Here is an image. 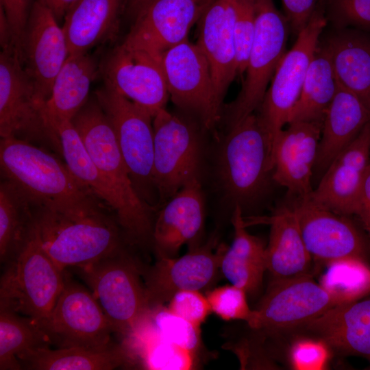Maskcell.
Masks as SVG:
<instances>
[{"label":"cell","mask_w":370,"mask_h":370,"mask_svg":"<svg viewBox=\"0 0 370 370\" xmlns=\"http://www.w3.org/2000/svg\"><path fill=\"white\" fill-rule=\"evenodd\" d=\"M64 270L42 248L34 227L17 255L4 264L0 280V308L36 321L47 317L62 290Z\"/></svg>","instance_id":"obj_7"},{"label":"cell","mask_w":370,"mask_h":370,"mask_svg":"<svg viewBox=\"0 0 370 370\" xmlns=\"http://www.w3.org/2000/svg\"><path fill=\"white\" fill-rule=\"evenodd\" d=\"M31 0H1L8 21L10 25L13 46L22 59V51L26 28L31 8Z\"/></svg>","instance_id":"obj_43"},{"label":"cell","mask_w":370,"mask_h":370,"mask_svg":"<svg viewBox=\"0 0 370 370\" xmlns=\"http://www.w3.org/2000/svg\"><path fill=\"white\" fill-rule=\"evenodd\" d=\"M244 218L242 209L235 206L231 217L234 238L222 256L220 271L230 284L254 295L259 291L267 271L266 247L261 239L247 231Z\"/></svg>","instance_id":"obj_31"},{"label":"cell","mask_w":370,"mask_h":370,"mask_svg":"<svg viewBox=\"0 0 370 370\" xmlns=\"http://www.w3.org/2000/svg\"><path fill=\"white\" fill-rule=\"evenodd\" d=\"M323 122L295 121L278 135L272 148V177L284 187L288 197L312 193L313 169Z\"/></svg>","instance_id":"obj_19"},{"label":"cell","mask_w":370,"mask_h":370,"mask_svg":"<svg viewBox=\"0 0 370 370\" xmlns=\"http://www.w3.org/2000/svg\"><path fill=\"white\" fill-rule=\"evenodd\" d=\"M42 5L49 8L58 21L64 18L69 10L78 0H38Z\"/></svg>","instance_id":"obj_46"},{"label":"cell","mask_w":370,"mask_h":370,"mask_svg":"<svg viewBox=\"0 0 370 370\" xmlns=\"http://www.w3.org/2000/svg\"><path fill=\"white\" fill-rule=\"evenodd\" d=\"M302 329L322 340L331 350L370 362V291L336 305Z\"/></svg>","instance_id":"obj_24"},{"label":"cell","mask_w":370,"mask_h":370,"mask_svg":"<svg viewBox=\"0 0 370 370\" xmlns=\"http://www.w3.org/2000/svg\"><path fill=\"white\" fill-rule=\"evenodd\" d=\"M34 227V205L27 195L12 182L0 185V260L14 258L29 240Z\"/></svg>","instance_id":"obj_32"},{"label":"cell","mask_w":370,"mask_h":370,"mask_svg":"<svg viewBox=\"0 0 370 370\" xmlns=\"http://www.w3.org/2000/svg\"><path fill=\"white\" fill-rule=\"evenodd\" d=\"M44 103L14 49L0 54V135L13 136L58 152L62 156L59 136L44 116ZM47 149V148H46Z\"/></svg>","instance_id":"obj_10"},{"label":"cell","mask_w":370,"mask_h":370,"mask_svg":"<svg viewBox=\"0 0 370 370\" xmlns=\"http://www.w3.org/2000/svg\"><path fill=\"white\" fill-rule=\"evenodd\" d=\"M62 27L52 12L38 0L32 5L25 35L22 63L45 104L53 82L69 58Z\"/></svg>","instance_id":"obj_18"},{"label":"cell","mask_w":370,"mask_h":370,"mask_svg":"<svg viewBox=\"0 0 370 370\" xmlns=\"http://www.w3.org/2000/svg\"><path fill=\"white\" fill-rule=\"evenodd\" d=\"M256 32V0H236L234 23L237 74L246 70Z\"/></svg>","instance_id":"obj_40"},{"label":"cell","mask_w":370,"mask_h":370,"mask_svg":"<svg viewBox=\"0 0 370 370\" xmlns=\"http://www.w3.org/2000/svg\"><path fill=\"white\" fill-rule=\"evenodd\" d=\"M143 268L127 247L92 264L77 268L113 332L125 337L136 329L151 309Z\"/></svg>","instance_id":"obj_5"},{"label":"cell","mask_w":370,"mask_h":370,"mask_svg":"<svg viewBox=\"0 0 370 370\" xmlns=\"http://www.w3.org/2000/svg\"><path fill=\"white\" fill-rule=\"evenodd\" d=\"M58 348L98 347L112 342V328L99 302L64 270L62 290L49 315L36 321Z\"/></svg>","instance_id":"obj_13"},{"label":"cell","mask_w":370,"mask_h":370,"mask_svg":"<svg viewBox=\"0 0 370 370\" xmlns=\"http://www.w3.org/2000/svg\"><path fill=\"white\" fill-rule=\"evenodd\" d=\"M166 307L175 314L199 328L212 312L206 296L201 291L194 290L175 293Z\"/></svg>","instance_id":"obj_42"},{"label":"cell","mask_w":370,"mask_h":370,"mask_svg":"<svg viewBox=\"0 0 370 370\" xmlns=\"http://www.w3.org/2000/svg\"><path fill=\"white\" fill-rule=\"evenodd\" d=\"M291 32L297 36L321 6V0H282Z\"/></svg>","instance_id":"obj_44"},{"label":"cell","mask_w":370,"mask_h":370,"mask_svg":"<svg viewBox=\"0 0 370 370\" xmlns=\"http://www.w3.org/2000/svg\"><path fill=\"white\" fill-rule=\"evenodd\" d=\"M71 122L92 161L121 202L118 223L127 243L151 247L154 209L136 193L112 125L95 96L88 99Z\"/></svg>","instance_id":"obj_2"},{"label":"cell","mask_w":370,"mask_h":370,"mask_svg":"<svg viewBox=\"0 0 370 370\" xmlns=\"http://www.w3.org/2000/svg\"><path fill=\"white\" fill-rule=\"evenodd\" d=\"M0 43L2 50L14 49L12 32L3 8L0 5ZM15 50V49H14Z\"/></svg>","instance_id":"obj_47"},{"label":"cell","mask_w":370,"mask_h":370,"mask_svg":"<svg viewBox=\"0 0 370 370\" xmlns=\"http://www.w3.org/2000/svg\"><path fill=\"white\" fill-rule=\"evenodd\" d=\"M34 232L62 270L88 266L129 246L116 218L106 212L71 216L34 205Z\"/></svg>","instance_id":"obj_3"},{"label":"cell","mask_w":370,"mask_h":370,"mask_svg":"<svg viewBox=\"0 0 370 370\" xmlns=\"http://www.w3.org/2000/svg\"><path fill=\"white\" fill-rule=\"evenodd\" d=\"M194 118L166 108L153 118V180L158 206L190 182L200 180L203 144L198 121Z\"/></svg>","instance_id":"obj_8"},{"label":"cell","mask_w":370,"mask_h":370,"mask_svg":"<svg viewBox=\"0 0 370 370\" xmlns=\"http://www.w3.org/2000/svg\"><path fill=\"white\" fill-rule=\"evenodd\" d=\"M211 238L204 245L189 249L181 257L160 258L143 268V280L151 307L164 305L183 290H208L217 280L227 247Z\"/></svg>","instance_id":"obj_16"},{"label":"cell","mask_w":370,"mask_h":370,"mask_svg":"<svg viewBox=\"0 0 370 370\" xmlns=\"http://www.w3.org/2000/svg\"><path fill=\"white\" fill-rule=\"evenodd\" d=\"M354 216L357 218L370 240V165L356 197Z\"/></svg>","instance_id":"obj_45"},{"label":"cell","mask_w":370,"mask_h":370,"mask_svg":"<svg viewBox=\"0 0 370 370\" xmlns=\"http://www.w3.org/2000/svg\"><path fill=\"white\" fill-rule=\"evenodd\" d=\"M370 121V108L357 96L340 86L325 114L313 177L318 182L336 157Z\"/></svg>","instance_id":"obj_27"},{"label":"cell","mask_w":370,"mask_h":370,"mask_svg":"<svg viewBox=\"0 0 370 370\" xmlns=\"http://www.w3.org/2000/svg\"><path fill=\"white\" fill-rule=\"evenodd\" d=\"M173 103L212 130L221 120L217 105L208 62L197 44L188 39L166 51L161 58Z\"/></svg>","instance_id":"obj_14"},{"label":"cell","mask_w":370,"mask_h":370,"mask_svg":"<svg viewBox=\"0 0 370 370\" xmlns=\"http://www.w3.org/2000/svg\"><path fill=\"white\" fill-rule=\"evenodd\" d=\"M319 284L340 304L356 299L370 291V264L352 258L325 265Z\"/></svg>","instance_id":"obj_35"},{"label":"cell","mask_w":370,"mask_h":370,"mask_svg":"<svg viewBox=\"0 0 370 370\" xmlns=\"http://www.w3.org/2000/svg\"><path fill=\"white\" fill-rule=\"evenodd\" d=\"M327 25L321 5L297 36L292 48L282 57L256 112L270 138L272 148L300 97L309 65Z\"/></svg>","instance_id":"obj_11"},{"label":"cell","mask_w":370,"mask_h":370,"mask_svg":"<svg viewBox=\"0 0 370 370\" xmlns=\"http://www.w3.org/2000/svg\"><path fill=\"white\" fill-rule=\"evenodd\" d=\"M147 319L162 339L197 354L201 345L200 328L175 314L164 305L152 307Z\"/></svg>","instance_id":"obj_37"},{"label":"cell","mask_w":370,"mask_h":370,"mask_svg":"<svg viewBox=\"0 0 370 370\" xmlns=\"http://www.w3.org/2000/svg\"><path fill=\"white\" fill-rule=\"evenodd\" d=\"M49 345L34 319L0 308V370L22 369L18 354Z\"/></svg>","instance_id":"obj_34"},{"label":"cell","mask_w":370,"mask_h":370,"mask_svg":"<svg viewBox=\"0 0 370 370\" xmlns=\"http://www.w3.org/2000/svg\"><path fill=\"white\" fill-rule=\"evenodd\" d=\"M142 338L144 366L152 369L189 370L195 367L197 354L168 343L150 327L146 319L130 335Z\"/></svg>","instance_id":"obj_36"},{"label":"cell","mask_w":370,"mask_h":370,"mask_svg":"<svg viewBox=\"0 0 370 370\" xmlns=\"http://www.w3.org/2000/svg\"><path fill=\"white\" fill-rule=\"evenodd\" d=\"M217 177L224 198L244 214L273 182L272 145L256 112L227 131L217 156Z\"/></svg>","instance_id":"obj_4"},{"label":"cell","mask_w":370,"mask_h":370,"mask_svg":"<svg viewBox=\"0 0 370 370\" xmlns=\"http://www.w3.org/2000/svg\"><path fill=\"white\" fill-rule=\"evenodd\" d=\"M152 0H127L126 8L128 14L136 18Z\"/></svg>","instance_id":"obj_48"},{"label":"cell","mask_w":370,"mask_h":370,"mask_svg":"<svg viewBox=\"0 0 370 370\" xmlns=\"http://www.w3.org/2000/svg\"><path fill=\"white\" fill-rule=\"evenodd\" d=\"M95 96L110 121L136 193L154 209L158 199L153 180V116L106 84Z\"/></svg>","instance_id":"obj_9"},{"label":"cell","mask_w":370,"mask_h":370,"mask_svg":"<svg viewBox=\"0 0 370 370\" xmlns=\"http://www.w3.org/2000/svg\"><path fill=\"white\" fill-rule=\"evenodd\" d=\"M288 198L312 260L324 266L345 258L370 264V240L358 219L321 206L310 195Z\"/></svg>","instance_id":"obj_12"},{"label":"cell","mask_w":370,"mask_h":370,"mask_svg":"<svg viewBox=\"0 0 370 370\" xmlns=\"http://www.w3.org/2000/svg\"><path fill=\"white\" fill-rule=\"evenodd\" d=\"M338 304L312 275L270 283L247 325L265 336L302 329Z\"/></svg>","instance_id":"obj_15"},{"label":"cell","mask_w":370,"mask_h":370,"mask_svg":"<svg viewBox=\"0 0 370 370\" xmlns=\"http://www.w3.org/2000/svg\"><path fill=\"white\" fill-rule=\"evenodd\" d=\"M247 293L232 284L208 291L206 296L211 311L225 321L241 320L248 324L252 319L254 310L247 302Z\"/></svg>","instance_id":"obj_39"},{"label":"cell","mask_w":370,"mask_h":370,"mask_svg":"<svg viewBox=\"0 0 370 370\" xmlns=\"http://www.w3.org/2000/svg\"><path fill=\"white\" fill-rule=\"evenodd\" d=\"M22 369L111 370L133 363L125 345L113 341L98 347L34 348L17 355Z\"/></svg>","instance_id":"obj_30"},{"label":"cell","mask_w":370,"mask_h":370,"mask_svg":"<svg viewBox=\"0 0 370 370\" xmlns=\"http://www.w3.org/2000/svg\"><path fill=\"white\" fill-rule=\"evenodd\" d=\"M201 14L195 0H152L134 19L123 42L161 60L166 51L188 39Z\"/></svg>","instance_id":"obj_20"},{"label":"cell","mask_w":370,"mask_h":370,"mask_svg":"<svg viewBox=\"0 0 370 370\" xmlns=\"http://www.w3.org/2000/svg\"><path fill=\"white\" fill-rule=\"evenodd\" d=\"M127 0H78L66 12L62 27L69 56L87 53L113 40Z\"/></svg>","instance_id":"obj_28"},{"label":"cell","mask_w":370,"mask_h":370,"mask_svg":"<svg viewBox=\"0 0 370 370\" xmlns=\"http://www.w3.org/2000/svg\"><path fill=\"white\" fill-rule=\"evenodd\" d=\"M99 71L97 59L88 53L69 56L43 108L47 123L57 134L59 126L71 121L86 103L91 83Z\"/></svg>","instance_id":"obj_29"},{"label":"cell","mask_w":370,"mask_h":370,"mask_svg":"<svg viewBox=\"0 0 370 370\" xmlns=\"http://www.w3.org/2000/svg\"><path fill=\"white\" fill-rule=\"evenodd\" d=\"M290 27L273 0H256V32L236 98L223 105L221 120L227 131L254 113L262 102L275 70L286 53Z\"/></svg>","instance_id":"obj_6"},{"label":"cell","mask_w":370,"mask_h":370,"mask_svg":"<svg viewBox=\"0 0 370 370\" xmlns=\"http://www.w3.org/2000/svg\"><path fill=\"white\" fill-rule=\"evenodd\" d=\"M3 179L20 188L36 206L71 216L106 212V206L46 148L10 136L0 142Z\"/></svg>","instance_id":"obj_1"},{"label":"cell","mask_w":370,"mask_h":370,"mask_svg":"<svg viewBox=\"0 0 370 370\" xmlns=\"http://www.w3.org/2000/svg\"><path fill=\"white\" fill-rule=\"evenodd\" d=\"M215 0H195L197 3L200 7L202 13L205 11V10Z\"/></svg>","instance_id":"obj_49"},{"label":"cell","mask_w":370,"mask_h":370,"mask_svg":"<svg viewBox=\"0 0 370 370\" xmlns=\"http://www.w3.org/2000/svg\"><path fill=\"white\" fill-rule=\"evenodd\" d=\"M370 165V121L332 161L310 198L338 214L354 216L356 197Z\"/></svg>","instance_id":"obj_23"},{"label":"cell","mask_w":370,"mask_h":370,"mask_svg":"<svg viewBox=\"0 0 370 370\" xmlns=\"http://www.w3.org/2000/svg\"><path fill=\"white\" fill-rule=\"evenodd\" d=\"M100 71L106 86L153 116L166 108L169 94L161 60L122 42L108 55Z\"/></svg>","instance_id":"obj_17"},{"label":"cell","mask_w":370,"mask_h":370,"mask_svg":"<svg viewBox=\"0 0 370 370\" xmlns=\"http://www.w3.org/2000/svg\"><path fill=\"white\" fill-rule=\"evenodd\" d=\"M330 350L325 342L317 337L299 338L290 347L289 361L295 369H323L328 362Z\"/></svg>","instance_id":"obj_41"},{"label":"cell","mask_w":370,"mask_h":370,"mask_svg":"<svg viewBox=\"0 0 370 370\" xmlns=\"http://www.w3.org/2000/svg\"><path fill=\"white\" fill-rule=\"evenodd\" d=\"M338 84L370 108V33L355 28H332L320 38Z\"/></svg>","instance_id":"obj_26"},{"label":"cell","mask_w":370,"mask_h":370,"mask_svg":"<svg viewBox=\"0 0 370 370\" xmlns=\"http://www.w3.org/2000/svg\"><path fill=\"white\" fill-rule=\"evenodd\" d=\"M368 369H370V366L369 367V368H367Z\"/></svg>","instance_id":"obj_50"},{"label":"cell","mask_w":370,"mask_h":370,"mask_svg":"<svg viewBox=\"0 0 370 370\" xmlns=\"http://www.w3.org/2000/svg\"><path fill=\"white\" fill-rule=\"evenodd\" d=\"M205 221V201L199 179L171 197L155 217L152 243L156 258L176 257L184 245L199 246Z\"/></svg>","instance_id":"obj_21"},{"label":"cell","mask_w":370,"mask_h":370,"mask_svg":"<svg viewBox=\"0 0 370 370\" xmlns=\"http://www.w3.org/2000/svg\"><path fill=\"white\" fill-rule=\"evenodd\" d=\"M338 83L330 56L319 42L304 82L300 97L288 122H323Z\"/></svg>","instance_id":"obj_33"},{"label":"cell","mask_w":370,"mask_h":370,"mask_svg":"<svg viewBox=\"0 0 370 370\" xmlns=\"http://www.w3.org/2000/svg\"><path fill=\"white\" fill-rule=\"evenodd\" d=\"M264 220L270 225L269 241L266 247L270 283L311 275L312 258L291 206L284 203Z\"/></svg>","instance_id":"obj_25"},{"label":"cell","mask_w":370,"mask_h":370,"mask_svg":"<svg viewBox=\"0 0 370 370\" xmlns=\"http://www.w3.org/2000/svg\"><path fill=\"white\" fill-rule=\"evenodd\" d=\"M321 4L331 27L370 33V0H321Z\"/></svg>","instance_id":"obj_38"},{"label":"cell","mask_w":370,"mask_h":370,"mask_svg":"<svg viewBox=\"0 0 370 370\" xmlns=\"http://www.w3.org/2000/svg\"><path fill=\"white\" fill-rule=\"evenodd\" d=\"M236 0H215L198 20V41L208 62L215 101L222 111L227 90L237 74L234 23Z\"/></svg>","instance_id":"obj_22"}]
</instances>
